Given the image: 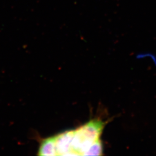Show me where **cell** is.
I'll return each mask as SVG.
<instances>
[{"instance_id":"obj_1","label":"cell","mask_w":156,"mask_h":156,"mask_svg":"<svg viewBox=\"0 0 156 156\" xmlns=\"http://www.w3.org/2000/svg\"><path fill=\"white\" fill-rule=\"evenodd\" d=\"M105 123L92 120L74 131L72 141L73 156H83L90 146L100 139Z\"/></svg>"},{"instance_id":"obj_2","label":"cell","mask_w":156,"mask_h":156,"mask_svg":"<svg viewBox=\"0 0 156 156\" xmlns=\"http://www.w3.org/2000/svg\"><path fill=\"white\" fill-rule=\"evenodd\" d=\"M74 131H67L53 136L56 156H73L72 141Z\"/></svg>"},{"instance_id":"obj_3","label":"cell","mask_w":156,"mask_h":156,"mask_svg":"<svg viewBox=\"0 0 156 156\" xmlns=\"http://www.w3.org/2000/svg\"><path fill=\"white\" fill-rule=\"evenodd\" d=\"M38 155L56 156L55 146L53 136L45 139L41 142Z\"/></svg>"},{"instance_id":"obj_4","label":"cell","mask_w":156,"mask_h":156,"mask_svg":"<svg viewBox=\"0 0 156 156\" xmlns=\"http://www.w3.org/2000/svg\"><path fill=\"white\" fill-rule=\"evenodd\" d=\"M102 154V145L100 139L96 140L84 153L83 156H101Z\"/></svg>"}]
</instances>
